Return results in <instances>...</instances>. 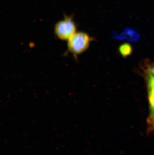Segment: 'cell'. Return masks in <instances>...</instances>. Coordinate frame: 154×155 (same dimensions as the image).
<instances>
[{"instance_id": "cell-1", "label": "cell", "mask_w": 154, "mask_h": 155, "mask_svg": "<svg viewBox=\"0 0 154 155\" xmlns=\"http://www.w3.org/2000/svg\"><path fill=\"white\" fill-rule=\"evenodd\" d=\"M91 41L92 38L87 33L76 32L68 40V49L75 55L81 54L87 50Z\"/></svg>"}, {"instance_id": "cell-2", "label": "cell", "mask_w": 154, "mask_h": 155, "mask_svg": "<svg viewBox=\"0 0 154 155\" xmlns=\"http://www.w3.org/2000/svg\"><path fill=\"white\" fill-rule=\"evenodd\" d=\"M76 23L71 16H65L56 24L54 33L57 38L61 40H68L77 32Z\"/></svg>"}, {"instance_id": "cell-3", "label": "cell", "mask_w": 154, "mask_h": 155, "mask_svg": "<svg viewBox=\"0 0 154 155\" xmlns=\"http://www.w3.org/2000/svg\"><path fill=\"white\" fill-rule=\"evenodd\" d=\"M148 88L150 114H154V77L150 75L148 77Z\"/></svg>"}, {"instance_id": "cell-4", "label": "cell", "mask_w": 154, "mask_h": 155, "mask_svg": "<svg viewBox=\"0 0 154 155\" xmlns=\"http://www.w3.org/2000/svg\"><path fill=\"white\" fill-rule=\"evenodd\" d=\"M117 38L120 39L128 40L129 41H135L138 39V35L133 30L130 28L125 29L122 33L115 35Z\"/></svg>"}, {"instance_id": "cell-5", "label": "cell", "mask_w": 154, "mask_h": 155, "mask_svg": "<svg viewBox=\"0 0 154 155\" xmlns=\"http://www.w3.org/2000/svg\"><path fill=\"white\" fill-rule=\"evenodd\" d=\"M133 47L131 44L125 43L121 44L118 48V51L122 57H127L131 55L132 53Z\"/></svg>"}, {"instance_id": "cell-6", "label": "cell", "mask_w": 154, "mask_h": 155, "mask_svg": "<svg viewBox=\"0 0 154 155\" xmlns=\"http://www.w3.org/2000/svg\"><path fill=\"white\" fill-rule=\"evenodd\" d=\"M148 75L154 77V63L152 64L149 68Z\"/></svg>"}, {"instance_id": "cell-7", "label": "cell", "mask_w": 154, "mask_h": 155, "mask_svg": "<svg viewBox=\"0 0 154 155\" xmlns=\"http://www.w3.org/2000/svg\"><path fill=\"white\" fill-rule=\"evenodd\" d=\"M150 123L154 127V114H150Z\"/></svg>"}]
</instances>
